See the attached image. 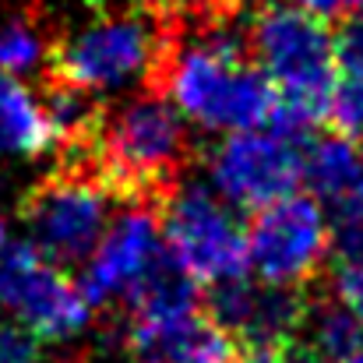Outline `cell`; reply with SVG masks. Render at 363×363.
Returning a JSON list of instances; mask_svg holds the SVG:
<instances>
[{"instance_id":"obj_2","label":"cell","mask_w":363,"mask_h":363,"mask_svg":"<svg viewBox=\"0 0 363 363\" xmlns=\"http://www.w3.org/2000/svg\"><path fill=\"white\" fill-rule=\"evenodd\" d=\"M89 155L121 205H162L187 180L194 145L184 113L166 96L145 89L103 113Z\"/></svg>"},{"instance_id":"obj_22","label":"cell","mask_w":363,"mask_h":363,"mask_svg":"<svg viewBox=\"0 0 363 363\" xmlns=\"http://www.w3.org/2000/svg\"><path fill=\"white\" fill-rule=\"evenodd\" d=\"M230 363H286L282 346H240Z\"/></svg>"},{"instance_id":"obj_13","label":"cell","mask_w":363,"mask_h":363,"mask_svg":"<svg viewBox=\"0 0 363 363\" xmlns=\"http://www.w3.org/2000/svg\"><path fill=\"white\" fill-rule=\"evenodd\" d=\"M121 350L130 363H230L240 342L208 311H198L155 325H123Z\"/></svg>"},{"instance_id":"obj_19","label":"cell","mask_w":363,"mask_h":363,"mask_svg":"<svg viewBox=\"0 0 363 363\" xmlns=\"http://www.w3.org/2000/svg\"><path fill=\"white\" fill-rule=\"evenodd\" d=\"M335 64L339 74H363V14L346 18L335 32Z\"/></svg>"},{"instance_id":"obj_24","label":"cell","mask_w":363,"mask_h":363,"mask_svg":"<svg viewBox=\"0 0 363 363\" xmlns=\"http://www.w3.org/2000/svg\"><path fill=\"white\" fill-rule=\"evenodd\" d=\"M342 363H363V346H360V350H353V353H350Z\"/></svg>"},{"instance_id":"obj_10","label":"cell","mask_w":363,"mask_h":363,"mask_svg":"<svg viewBox=\"0 0 363 363\" xmlns=\"http://www.w3.org/2000/svg\"><path fill=\"white\" fill-rule=\"evenodd\" d=\"M159 208L162 205L152 201L123 205V212L106 226L103 240L96 243V250L82 264L78 286L96 311L113 303L123 307V300L166 261L169 250L162 240Z\"/></svg>"},{"instance_id":"obj_3","label":"cell","mask_w":363,"mask_h":363,"mask_svg":"<svg viewBox=\"0 0 363 363\" xmlns=\"http://www.w3.org/2000/svg\"><path fill=\"white\" fill-rule=\"evenodd\" d=\"M92 21L60 32L43 74L82 85L96 96L127 85H152L169 43L162 0H96Z\"/></svg>"},{"instance_id":"obj_17","label":"cell","mask_w":363,"mask_h":363,"mask_svg":"<svg viewBox=\"0 0 363 363\" xmlns=\"http://www.w3.org/2000/svg\"><path fill=\"white\" fill-rule=\"evenodd\" d=\"M328 123L353 141L363 138V74H339L328 103Z\"/></svg>"},{"instance_id":"obj_21","label":"cell","mask_w":363,"mask_h":363,"mask_svg":"<svg viewBox=\"0 0 363 363\" xmlns=\"http://www.w3.org/2000/svg\"><path fill=\"white\" fill-rule=\"evenodd\" d=\"M293 7H303L325 21H346V18H357L363 14V0H286Z\"/></svg>"},{"instance_id":"obj_4","label":"cell","mask_w":363,"mask_h":363,"mask_svg":"<svg viewBox=\"0 0 363 363\" xmlns=\"http://www.w3.org/2000/svg\"><path fill=\"white\" fill-rule=\"evenodd\" d=\"M117 194L96 169L89 148L60 155L57 169L39 177L18 205L28 243L60 268L85 264L110 226Z\"/></svg>"},{"instance_id":"obj_8","label":"cell","mask_w":363,"mask_h":363,"mask_svg":"<svg viewBox=\"0 0 363 363\" xmlns=\"http://www.w3.org/2000/svg\"><path fill=\"white\" fill-rule=\"evenodd\" d=\"M0 307L43 342H67L92 325V303L67 268L43 257L32 243H7L0 254Z\"/></svg>"},{"instance_id":"obj_6","label":"cell","mask_w":363,"mask_h":363,"mask_svg":"<svg viewBox=\"0 0 363 363\" xmlns=\"http://www.w3.org/2000/svg\"><path fill=\"white\" fill-rule=\"evenodd\" d=\"M162 240L169 257L198 282L216 286L250 272L247 261V226L233 216V205L208 187L184 180L159 208Z\"/></svg>"},{"instance_id":"obj_20","label":"cell","mask_w":363,"mask_h":363,"mask_svg":"<svg viewBox=\"0 0 363 363\" xmlns=\"http://www.w3.org/2000/svg\"><path fill=\"white\" fill-rule=\"evenodd\" d=\"M335 293L353 311V318L360 321V328H363V261H357V264H339V272H335Z\"/></svg>"},{"instance_id":"obj_7","label":"cell","mask_w":363,"mask_h":363,"mask_svg":"<svg viewBox=\"0 0 363 363\" xmlns=\"http://www.w3.org/2000/svg\"><path fill=\"white\" fill-rule=\"evenodd\" d=\"M332 254V226L314 198L289 194L257 208L247 223L250 272L268 286L307 289Z\"/></svg>"},{"instance_id":"obj_11","label":"cell","mask_w":363,"mask_h":363,"mask_svg":"<svg viewBox=\"0 0 363 363\" xmlns=\"http://www.w3.org/2000/svg\"><path fill=\"white\" fill-rule=\"evenodd\" d=\"M303 184L325 208L339 264L363 261V148L346 134H325L303 155Z\"/></svg>"},{"instance_id":"obj_1","label":"cell","mask_w":363,"mask_h":363,"mask_svg":"<svg viewBox=\"0 0 363 363\" xmlns=\"http://www.w3.org/2000/svg\"><path fill=\"white\" fill-rule=\"evenodd\" d=\"M169 43L155 67L152 92L166 96L184 121L201 130L264 127L279 89L254 64L240 18H198L177 11L169 0Z\"/></svg>"},{"instance_id":"obj_5","label":"cell","mask_w":363,"mask_h":363,"mask_svg":"<svg viewBox=\"0 0 363 363\" xmlns=\"http://www.w3.org/2000/svg\"><path fill=\"white\" fill-rule=\"evenodd\" d=\"M243 35L254 64L279 96L311 103L328 121V103L339 85L335 32L328 21L286 0H247Z\"/></svg>"},{"instance_id":"obj_25","label":"cell","mask_w":363,"mask_h":363,"mask_svg":"<svg viewBox=\"0 0 363 363\" xmlns=\"http://www.w3.org/2000/svg\"><path fill=\"white\" fill-rule=\"evenodd\" d=\"M7 250V226H4V219H0V254Z\"/></svg>"},{"instance_id":"obj_9","label":"cell","mask_w":363,"mask_h":363,"mask_svg":"<svg viewBox=\"0 0 363 363\" xmlns=\"http://www.w3.org/2000/svg\"><path fill=\"white\" fill-rule=\"evenodd\" d=\"M208 177L233 208L257 212L296 194V187L303 184V152L296 141L268 127L233 130L212 152Z\"/></svg>"},{"instance_id":"obj_12","label":"cell","mask_w":363,"mask_h":363,"mask_svg":"<svg viewBox=\"0 0 363 363\" xmlns=\"http://www.w3.org/2000/svg\"><path fill=\"white\" fill-rule=\"evenodd\" d=\"M307 289L250 282L247 275L216 282L205 293L208 318L226 328L240 346H286L303 318Z\"/></svg>"},{"instance_id":"obj_23","label":"cell","mask_w":363,"mask_h":363,"mask_svg":"<svg viewBox=\"0 0 363 363\" xmlns=\"http://www.w3.org/2000/svg\"><path fill=\"white\" fill-rule=\"evenodd\" d=\"M187 4L205 14H240L247 7V0H187Z\"/></svg>"},{"instance_id":"obj_15","label":"cell","mask_w":363,"mask_h":363,"mask_svg":"<svg viewBox=\"0 0 363 363\" xmlns=\"http://www.w3.org/2000/svg\"><path fill=\"white\" fill-rule=\"evenodd\" d=\"M360 321L353 318V311L339 300V293H321L307 286V307L300 318V328L293 339L307 342L318 357L328 363H342L353 350H360Z\"/></svg>"},{"instance_id":"obj_16","label":"cell","mask_w":363,"mask_h":363,"mask_svg":"<svg viewBox=\"0 0 363 363\" xmlns=\"http://www.w3.org/2000/svg\"><path fill=\"white\" fill-rule=\"evenodd\" d=\"M57 39H60V28L43 7H25L4 18L0 21V71L7 74L46 71Z\"/></svg>"},{"instance_id":"obj_26","label":"cell","mask_w":363,"mask_h":363,"mask_svg":"<svg viewBox=\"0 0 363 363\" xmlns=\"http://www.w3.org/2000/svg\"><path fill=\"white\" fill-rule=\"evenodd\" d=\"M71 363H89V360H71ZM127 363H130V360H127Z\"/></svg>"},{"instance_id":"obj_18","label":"cell","mask_w":363,"mask_h":363,"mask_svg":"<svg viewBox=\"0 0 363 363\" xmlns=\"http://www.w3.org/2000/svg\"><path fill=\"white\" fill-rule=\"evenodd\" d=\"M0 363H50L43 339L25 325H0Z\"/></svg>"},{"instance_id":"obj_14","label":"cell","mask_w":363,"mask_h":363,"mask_svg":"<svg viewBox=\"0 0 363 363\" xmlns=\"http://www.w3.org/2000/svg\"><path fill=\"white\" fill-rule=\"evenodd\" d=\"M50 148H57V130L39 92L0 71V155H43Z\"/></svg>"}]
</instances>
